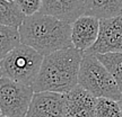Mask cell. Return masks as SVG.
<instances>
[{
	"mask_svg": "<svg viewBox=\"0 0 122 117\" xmlns=\"http://www.w3.org/2000/svg\"><path fill=\"white\" fill-rule=\"evenodd\" d=\"M40 13L72 24L85 13V0H42Z\"/></svg>",
	"mask_w": 122,
	"mask_h": 117,
	"instance_id": "cell-10",
	"label": "cell"
},
{
	"mask_svg": "<svg viewBox=\"0 0 122 117\" xmlns=\"http://www.w3.org/2000/svg\"><path fill=\"white\" fill-rule=\"evenodd\" d=\"M96 56L112 74L119 89L122 92V53H107Z\"/></svg>",
	"mask_w": 122,
	"mask_h": 117,
	"instance_id": "cell-14",
	"label": "cell"
},
{
	"mask_svg": "<svg viewBox=\"0 0 122 117\" xmlns=\"http://www.w3.org/2000/svg\"><path fill=\"white\" fill-rule=\"evenodd\" d=\"M0 115H1V112H0Z\"/></svg>",
	"mask_w": 122,
	"mask_h": 117,
	"instance_id": "cell-20",
	"label": "cell"
},
{
	"mask_svg": "<svg viewBox=\"0 0 122 117\" xmlns=\"http://www.w3.org/2000/svg\"><path fill=\"white\" fill-rule=\"evenodd\" d=\"M78 86L95 98H106L115 101L122 99V92L112 74L96 55L84 53L78 74Z\"/></svg>",
	"mask_w": 122,
	"mask_h": 117,
	"instance_id": "cell-3",
	"label": "cell"
},
{
	"mask_svg": "<svg viewBox=\"0 0 122 117\" xmlns=\"http://www.w3.org/2000/svg\"><path fill=\"white\" fill-rule=\"evenodd\" d=\"M18 32L20 43L43 56L72 46L71 24L42 13L27 16Z\"/></svg>",
	"mask_w": 122,
	"mask_h": 117,
	"instance_id": "cell-2",
	"label": "cell"
},
{
	"mask_svg": "<svg viewBox=\"0 0 122 117\" xmlns=\"http://www.w3.org/2000/svg\"><path fill=\"white\" fill-rule=\"evenodd\" d=\"M84 15L107 19L122 15V0H85Z\"/></svg>",
	"mask_w": 122,
	"mask_h": 117,
	"instance_id": "cell-11",
	"label": "cell"
},
{
	"mask_svg": "<svg viewBox=\"0 0 122 117\" xmlns=\"http://www.w3.org/2000/svg\"><path fill=\"white\" fill-rule=\"evenodd\" d=\"M26 117H65V95L34 92Z\"/></svg>",
	"mask_w": 122,
	"mask_h": 117,
	"instance_id": "cell-8",
	"label": "cell"
},
{
	"mask_svg": "<svg viewBox=\"0 0 122 117\" xmlns=\"http://www.w3.org/2000/svg\"><path fill=\"white\" fill-rule=\"evenodd\" d=\"M84 53L74 46L44 56L37 78L32 86L34 92L66 95L78 86V74Z\"/></svg>",
	"mask_w": 122,
	"mask_h": 117,
	"instance_id": "cell-1",
	"label": "cell"
},
{
	"mask_svg": "<svg viewBox=\"0 0 122 117\" xmlns=\"http://www.w3.org/2000/svg\"><path fill=\"white\" fill-rule=\"evenodd\" d=\"M98 18L88 15H81L71 24L72 46L85 53L96 43L100 34Z\"/></svg>",
	"mask_w": 122,
	"mask_h": 117,
	"instance_id": "cell-7",
	"label": "cell"
},
{
	"mask_svg": "<svg viewBox=\"0 0 122 117\" xmlns=\"http://www.w3.org/2000/svg\"><path fill=\"white\" fill-rule=\"evenodd\" d=\"M94 117H122L119 101L106 98H97Z\"/></svg>",
	"mask_w": 122,
	"mask_h": 117,
	"instance_id": "cell-15",
	"label": "cell"
},
{
	"mask_svg": "<svg viewBox=\"0 0 122 117\" xmlns=\"http://www.w3.org/2000/svg\"><path fill=\"white\" fill-rule=\"evenodd\" d=\"M20 44L18 28L0 24V61Z\"/></svg>",
	"mask_w": 122,
	"mask_h": 117,
	"instance_id": "cell-13",
	"label": "cell"
},
{
	"mask_svg": "<svg viewBox=\"0 0 122 117\" xmlns=\"http://www.w3.org/2000/svg\"><path fill=\"white\" fill-rule=\"evenodd\" d=\"M1 77H4V75H2V71H1V68H0V78H1Z\"/></svg>",
	"mask_w": 122,
	"mask_h": 117,
	"instance_id": "cell-18",
	"label": "cell"
},
{
	"mask_svg": "<svg viewBox=\"0 0 122 117\" xmlns=\"http://www.w3.org/2000/svg\"><path fill=\"white\" fill-rule=\"evenodd\" d=\"M43 59L42 54L20 43L0 61L2 75L32 87L37 78Z\"/></svg>",
	"mask_w": 122,
	"mask_h": 117,
	"instance_id": "cell-4",
	"label": "cell"
},
{
	"mask_svg": "<svg viewBox=\"0 0 122 117\" xmlns=\"http://www.w3.org/2000/svg\"><path fill=\"white\" fill-rule=\"evenodd\" d=\"M26 16L13 0H0V24L19 28Z\"/></svg>",
	"mask_w": 122,
	"mask_h": 117,
	"instance_id": "cell-12",
	"label": "cell"
},
{
	"mask_svg": "<svg viewBox=\"0 0 122 117\" xmlns=\"http://www.w3.org/2000/svg\"><path fill=\"white\" fill-rule=\"evenodd\" d=\"M34 90L11 79L0 78V112L7 117H26Z\"/></svg>",
	"mask_w": 122,
	"mask_h": 117,
	"instance_id": "cell-5",
	"label": "cell"
},
{
	"mask_svg": "<svg viewBox=\"0 0 122 117\" xmlns=\"http://www.w3.org/2000/svg\"><path fill=\"white\" fill-rule=\"evenodd\" d=\"M119 105H120V108H121V112H122V99L119 100Z\"/></svg>",
	"mask_w": 122,
	"mask_h": 117,
	"instance_id": "cell-17",
	"label": "cell"
},
{
	"mask_svg": "<svg viewBox=\"0 0 122 117\" xmlns=\"http://www.w3.org/2000/svg\"><path fill=\"white\" fill-rule=\"evenodd\" d=\"M85 53L91 55L122 53V15L101 19L98 38Z\"/></svg>",
	"mask_w": 122,
	"mask_h": 117,
	"instance_id": "cell-6",
	"label": "cell"
},
{
	"mask_svg": "<svg viewBox=\"0 0 122 117\" xmlns=\"http://www.w3.org/2000/svg\"><path fill=\"white\" fill-rule=\"evenodd\" d=\"M97 98L81 87L65 95V117H94Z\"/></svg>",
	"mask_w": 122,
	"mask_h": 117,
	"instance_id": "cell-9",
	"label": "cell"
},
{
	"mask_svg": "<svg viewBox=\"0 0 122 117\" xmlns=\"http://www.w3.org/2000/svg\"><path fill=\"white\" fill-rule=\"evenodd\" d=\"M22 10L25 16H32L40 13L42 7V0H13Z\"/></svg>",
	"mask_w": 122,
	"mask_h": 117,
	"instance_id": "cell-16",
	"label": "cell"
},
{
	"mask_svg": "<svg viewBox=\"0 0 122 117\" xmlns=\"http://www.w3.org/2000/svg\"><path fill=\"white\" fill-rule=\"evenodd\" d=\"M0 117H7V116H5V115H0Z\"/></svg>",
	"mask_w": 122,
	"mask_h": 117,
	"instance_id": "cell-19",
	"label": "cell"
}]
</instances>
